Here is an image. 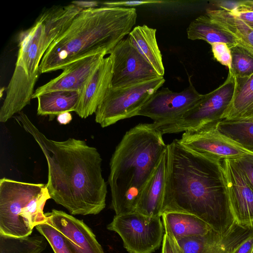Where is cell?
<instances>
[{"label":"cell","instance_id":"cell-1","mask_svg":"<svg viewBox=\"0 0 253 253\" xmlns=\"http://www.w3.org/2000/svg\"><path fill=\"white\" fill-rule=\"evenodd\" d=\"M14 118L33 137L46 159V186L50 199L73 215L100 213L106 206L107 187L102 174V160L96 148L74 138L50 139L23 112Z\"/></svg>","mask_w":253,"mask_h":253},{"label":"cell","instance_id":"cell-2","mask_svg":"<svg viewBox=\"0 0 253 253\" xmlns=\"http://www.w3.org/2000/svg\"><path fill=\"white\" fill-rule=\"evenodd\" d=\"M222 160L193 151L178 139L167 144L162 214L168 211L192 214L220 233L230 228L234 220Z\"/></svg>","mask_w":253,"mask_h":253},{"label":"cell","instance_id":"cell-3","mask_svg":"<svg viewBox=\"0 0 253 253\" xmlns=\"http://www.w3.org/2000/svg\"><path fill=\"white\" fill-rule=\"evenodd\" d=\"M133 7L103 6L83 9L47 49L40 74L63 70L71 63L97 54H110L135 24Z\"/></svg>","mask_w":253,"mask_h":253},{"label":"cell","instance_id":"cell-4","mask_svg":"<svg viewBox=\"0 0 253 253\" xmlns=\"http://www.w3.org/2000/svg\"><path fill=\"white\" fill-rule=\"evenodd\" d=\"M167 149L153 123H141L127 131L110 162L108 183L116 215L136 211L141 193Z\"/></svg>","mask_w":253,"mask_h":253},{"label":"cell","instance_id":"cell-5","mask_svg":"<svg viewBox=\"0 0 253 253\" xmlns=\"http://www.w3.org/2000/svg\"><path fill=\"white\" fill-rule=\"evenodd\" d=\"M82 10L72 3L53 6L41 13L31 27L20 33L15 68L0 109V122H6L30 104L44 54Z\"/></svg>","mask_w":253,"mask_h":253},{"label":"cell","instance_id":"cell-6","mask_svg":"<svg viewBox=\"0 0 253 253\" xmlns=\"http://www.w3.org/2000/svg\"><path fill=\"white\" fill-rule=\"evenodd\" d=\"M50 199L46 184L0 179V233L14 237L31 234L37 225L46 222L43 212Z\"/></svg>","mask_w":253,"mask_h":253},{"label":"cell","instance_id":"cell-7","mask_svg":"<svg viewBox=\"0 0 253 253\" xmlns=\"http://www.w3.org/2000/svg\"><path fill=\"white\" fill-rule=\"evenodd\" d=\"M235 76L229 70L224 82L203 97L178 119L157 127L162 134L177 133L217 124L230 103Z\"/></svg>","mask_w":253,"mask_h":253},{"label":"cell","instance_id":"cell-8","mask_svg":"<svg viewBox=\"0 0 253 253\" xmlns=\"http://www.w3.org/2000/svg\"><path fill=\"white\" fill-rule=\"evenodd\" d=\"M165 82L163 77L126 87L108 89L98 106L95 121L103 128L137 115L142 107Z\"/></svg>","mask_w":253,"mask_h":253},{"label":"cell","instance_id":"cell-9","mask_svg":"<svg viewBox=\"0 0 253 253\" xmlns=\"http://www.w3.org/2000/svg\"><path fill=\"white\" fill-rule=\"evenodd\" d=\"M161 217L136 211L115 215L107 228L119 235L129 253H153L160 247L165 234Z\"/></svg>","mask_w":253,"mask_h":253},{"label":"cell","instance_id":"cell-10","mask_svg":"<svg viewBox=\"0 0 253 253\" xmlns=\"http://www.w3.org/2000/svg\"><path fill=\"white\" fill-rule=\"evenodd\" d=\"M189 79V85L181 92H173L168 87L158 89L142 107L137 116L151 119L156 127L179 118L203 96L197 91L190 78Z\"/></svg>","mask_w":253,"mask_h":253},{"label":"cell","instance_id":"cell-11","mask_svg":"<svg viewBox=\"0 0 253 253\" xmlns=\"http://www.w3.org/2000/svg\"><path fill=\"white\" fill-rule=\"evenodd\" d=\"M109 55L113 60V87L128 86L160 77L127 37L120 42Z\"/></svg>","mask_w":253,"mask_h":253},{"label":"cell","instance_id":"cell-12","mask_svg":"<svg viewBox=\"0 0 253 253\" xmlns=\"http://www.w3.org/2000/svg\"><path fill=\"white\" fill-rule=\"evenodd\" d=\"M216 125L184 132L178 141L193 151L222 160H234L253 154V150L244 148L228 138L219 131Z\"/></svg>","mask_w":253,"mask_h":253},{"label":"cell","instance_id":"cell-13","mask_svg":"<svg viewBox=\"0 0 253 253\" xmlns=\"http://www.w3.org/2000/svg\"><path fill=\"white\" fill-rule=\"evenodd\" d=\"M230 210L234 222L253 226V187L231 159L222 160Z\"/></svg>","mask_w":253,"mask_h":253},{"label":"cell","instance_id":"cell-14","mask_svg":"<svg viewBox=\"0 0 253 253\" xmlns=\"http://www.w3.org/2000/svg\"><path fill=\"white\" fill-rule=\"evenodd\" d=\"M253 235V226H244L235 222L220 233L211 229L206 234L177 240L182 253H232L245 240Z\"/></svg>","mask_w":253,"mask_h":253},{"label":"cell","instance_id":"cell-15","mask_svg":"<svg viewBox=\"0 0 253 253\" xmlns=\"http://www.w3.org/2000/svg\"><path fill=\"white\" fill-rule=\"evenodd\" d=\"M45 215L46 222L64 237L72 253H105L91 229L83 220L54 209Z\"/></svg>","mask_w":253,"mask_h":253},{"label":"cell","instance_id":"cell-16","mask_svg":"<svg viewBox=\"0 0 253 253\" xmlns=\"http://www.w3.org/2000/svg\"><path fill=\"white\" fill-rule=\"evenodd\" d=\"M106 55L101 53L74 62L69 65L57 77L39 87L32 99L54 91H72L80 92Z\"/></svg>","mask_w":253,"mask_h":253},{"label":"cell","instance_id":"cell-17","mask_svg":"<svg viewBox=\"0 0 253 253\" xmlns=\"http://www.w3.org/2000/svg\"><path fill=\"white\" fill-rule=\"evenodd\" d=\"M113 60L111 55L104 58L80 92L74 112L85 119L95 113L111 86Z\"/></svg>","mask_w":253,"mask_h":253},{"label":"cell","instance_id":"cell-18","mask_svg":"<svg viewBox=\"0 0 253 253\" xmlns=\"http://www.w3.org/2000/svg\"><path fill=\"white\" fill-rule=\"evenodd\" d=\"M167 165V149L143 189L136 212L149 217H161Z\"/></svg>","mask_w":253,"mask_h":253},{"label":"cell","instance_id":"cell-19","mask_svg":"<svg viewBox=\"0 0 253 253\" xmlns=\"http://www.w3.org/2000/svg\"><path fill=\"white\" fill-rule=\"evenodd\" d=\"M156 31L146 25H138L132 29L127 38L131 45L158 75L163 77L165 68L157 42Z\"/></svg>","mask_w":253,"mask_h":253},{"label":"cell","instance_id":"cell-20","mask_svg":"<svg viewBox=\"0 0 253 253\" xmlns=\"http://www.w3.org/2000/svg\"><path fill=\"white\" fill-rule=\"evenodd\" d=\"M223 119L253 121V74L247 77H235L233 95Z\"/></svg>","mask_w":253,"mask_h":253},{"label":"cell","instance_id":"cell-21","mask_svg":"<svg viewBox=\"0 0 253 253\" xmlns=\"http://www.w3.org/2000/svg\"><path fill=\"white\" fill-rule=\"evenodd\" d=\"M161 217L165 229L177 241L206 234L212 228L204 220L192 214L176 211L164 212Z\"/></svg>","mask_w":253,"mask_h":253},{"label":"cell","instance_id":"cell-22","mask_svg":"<svg viewBox=\"0 0 253 253\" xmlns=\"http://www.w3.org/2000/svg\"><path fill=\"white\" fill-rule=\"evenodd\" d=\"M214 23L228 31L253 56V28L227 9H208L206 13Z\"/></svg>","mask_w":253,"mask_h":253},{"label":"cell","instance_id":"cell-23","mask_svg":"<svg viewBox=\"0 0 253 253\" xmlns=\"http://www.w3.org/2000/svg\"><path fill=\"white\" fill-rule=\"evenodd\" d=\"M187 35L190 40H203L209 44L223 42L229 48L239 45V42L234 36L212 21L206 13L190 23L187 28Z\"/></svg>","mask_w":253,"mask_h":253},{"label":"cell","instance_id":"cell-24","mask_svg":"<svg viewBox=\"0 0 253 253\" xmlns=\"http://www.w3.org/2000/svg\"><path fill=\"white\" fill-rule=\"evenodd\" d=\"M80 92L72 91H54L39 95L38 99L37 114L48 116L49 120L66 112L75 111Z\"/></svg>","mask_w":253,"mask_h":253},{"label":"cell","instance_id":"cell-25","mask_svg":"<svg viewBox=\"0 0 253 253\" xmlns=\"http://www.w3.org/2000/svg\"><path fill=\"white\" fill-rule=\"evenodd\" d=\"M30 235L14 237L0 233V253H42L47 240L42 235Z\"/></svg>","mask_w":253,"mask_h":253},{"label":"cell","instance_id":"cell-26","mask_svg":"<svg viewBox=\"0 0 253 253\" xmlns=\"http://www.w3.org/2000/svg\"><path fill=\"white\" fill-rule=\"evenodd\" d=\"M216 126L220 132L235 142L253 150V121L223 119Z\"/></svg>","mask_w":253,"mask_h":253},{"label":"cell","instance_id":"cell-27","mask_svg":"<svg viewBox=\"0 0 253 253\" xmlns=\"http://www.w3.org/2000/svg\"><path fill=\"white\" fill-rule=\"evenodd\" d=\"M230 49L232 67L229 70L236 78L249 77L253 74V56L240 45Z\"/></svg>","mask_w":253,"mask_h":253},{"label":"cell","instance_id":"cell-28","mask_svg":"<svg viewBox=\"0 0 253 253\" xmlns=\"http://www.w3.org/2000/svg\"><path fill=\"white\" fill-rule=\"evenodd\" d=\"M36 228L45 238L54 253H72L64 237L52 225L45 222L37 225Z\"/></svg>","mask_w":253,"mask_h":253},{"label":"cell","instance_id":"cell-29","mask_svg":"<svg viewBox=\"0 0 253 253\" xmlns=\"http://www.w3.org/2000/svg\"><path fill=\"white\" fill-rule=\"evenodd\" d=\"M211 51L214 58L222 65L227 67L229 70L232 67V56L230 49L223 42L211 43Z\"/></svg>","mask_w":253,"mask_h":253},{"label":"cell","instance_id":"cell-30","mask_svg":"<svg viewBox=\"0 0 253 253\" xmlns=\"http://www.w3.org/2000/svg\"><path fill=\"white\" fill-rule=\"evenodd\" d=\"M244 173L253 187V154L232 160Z\"/></svg>","mask_w":253,"mask_h":253},{"label":"cell","instance_id":"cell-31","mask_svg":"<svg viewBox=\"0 0 253 253\" xmlns=\"http://www.w3.org/2000/svg\"><path fill=\"white\" fill-rule=\"evenodd\" d=\"M162 253H182L177 241L167 229H165V234L162 241Z\"/></svg>","mask_w":253,"mask_h":253},{"label":"cell","instance_id":"cell-32","mask_svg":"<svg viewBox=\"0 0 253 253\" xmlns=\"http://www.w3.org/2000/svg\"><path fill=\"white\" fill-rule=\"evenodd\" d=\"M161 0H131V1H106L103 2V4L106 6H133L143 4H156L164 2Z\"/></svg>","mask_w":253,"mask_h":253},{"label":"cell","instance_id":"cell-33","mask_svg":"<svg viewBox=\"0 0 253 253\" xmlns=\"http://www.w3.org/2000/svg\"><path fill=\"white\" fill-rule=\"evenodd\" d=\"M253 250V235L250 236L239 246L232 253H252Z\"/></svg>","mask_w":253,"mask_h":253},{"label":"cell","instance_id":"cell-34","mask_svg":"<svg viewBox=\"0 0 253 253\" xmlns=\"http://www.w3.org/2000/svg\"><path fill=\"white\" fill-rule=\"evenodd\" d=\"M229 10L232 13L238 16L253 28V12L240 11L234 9Z\"/></svg>","mask_w":253,"mask_h":253},{"label":"cell","instance_id":"cell-35","mask_svg":"<svg viewBox=\"0 0 253 253\" xmlns=\"http://www.w3.org/2000/svg\"><path fill=\"white\" fill-rule=\"evenodd\" d=\"M235 10L253 12V0H243L236 2Z\"/></svg>","mask_w":253,"mask_h":253},{"label":"cell","instance_id":"cell-36","mask_svg":"<svg viewBox=\"0 0 253 253\" xmlns=\"http://www.w3.org/2000/svg\"><path fill=\"white\" fill-rule=\"evenodd\" d=\"M71 3L83 9L95 8L99 5V2L96 1H74Z\"/></svg>","mask_w":253,"mask_h":253},{"label":"cell","instance_id":"cell-37","mask_svg":"<svg viewBox=\"0 0 253 253\" xmlns=\"http://www.w3.org/2000/svg\"><path fill=\"white\" fill-rule=\"evenodd\" d=\"M72 120V116L70 112H66L57 116V121L60 125H67Z\"/></svg>","mask_w":253,"mask_h":253},{"label":"cell","instance_id":"cell-38","mask_svg":"<svg viewBox=\"0 0 253 253\" xmlns=\"http://www.w3.org/2000/svg\"><path fill=\"white\" fill-rule=\"evenodd\" d=\"M252 253H253V252H252Z\"/></svg>","mask_w":253,"mask_h":253}]
</instances>
